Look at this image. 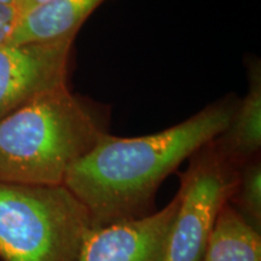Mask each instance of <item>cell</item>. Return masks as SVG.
I'll use <instances>...</instances> for the list:
<instances>
[{
  "mask_svg": "<svg viewBox=\"0 0 261 261\" xmlns=\"http://www.w3.org/2000/svg\"><path fill=\"white\" fill-rule=\"evenodd\" d=\"M179 203L177 192L162 210L146 217L91 228L77 261H165Z\"/></svg>",
  "mask_w": 261,
  "mask_h": 261,
  "instance_id": "cell-6",
  "label": "cell"
},
{
  "mask_svg": "<svg viewBox=\"0 0 261 261\" xmlns=\"http://www.w3.org/2000/svg\"><path fill=\"white\" fill-rule=\"evenodd\" d=\"M248 92L236 104L226 129L215 138L220 151L236 167L260 156L261 148V65L249 63Z\"/></svg>",
  "mask_w": 261,
  "mask_h": 261,
  "instance_id": "cell-8",
  "label": "cell"
},
{
  "mask_svg": "<svg viewBox=\"0 0 261 261\" xmlns=\"http://www.w3.org/2000/svg\"><path fill=\"white\" fill-rule=\"evenodd\" d=\"M228 204L248 225L261 232V161L260 156L244 163Z\"/></svg>",
  "mask_w": 261,
  "mask_h": 261,
  "instance_id": "cell-10",
  "label": "cell"
},
{
  "mask_svg": "<svg viewBox=\"0 0 261 261\" xmlns=\"http://www.w3.org/2000/svg\"><path fill=\"white\" fill-rule=\"evenodd\" d=\"M91 228L86 208L64 185L0 181L2 261H77Z\"/></svg>",
  "mask_w": 261,
  "mask_h": 261,
  "instance_id": "cell-3",
  "label": "cell"
},
{
  "mask_svg": "<svg viewBox=\"0 0 261 261\" xmlns=\"http://www.w3.org/2000/svg\"><path fill=\"white\" fill-rule=\"evenodd\" d=\"M202 261H261V232L226 203L215 220Z\"/></svg>",
  "mask_w": 261,
  "mask_h": 261,
  "instance_id": "cell-9",
  "label": "cell"
},
{
  "mask_svg": "<svg viewBox=\"0 0 261 261\" xmlns=\"http://www.w3.org/2000/svg\"><path fill=\"white\" fill-rule=\"evenodd\" d=\"M19 17L17 8L0 4V46L5 45Z\"/></svg>",
  "mask_w": 261,
  "mask_h": 261,
  "instance_id": "cell-11",
  "label": "cell"
},
{
  "mask_svg": "<svg viewBox=\"0 0 261 261\" xmlns=\"http://www.w3.org/2000/svg\"><path fill=\"white\" fill-rule=\"evenodd\" d=\"M189 160L187 171L179 174L180 203L165 261H202L215 220L238 181L240 168L220 151L214 139Z\"/></svg>",
  "mask_w": 261,
  "mask_h": 261,
  "instance_id": "cell-4",
  "label": "cell"
},
{
  "mask_svg": "<svg viewBox=\"0 0 261 261\" xmlns=\"http://www.w3.org/2000/svg\"><path fill=\"white\" fill-rule=\"evenodd\" d=\"M104 133L99 113L67 85L39 94L0 120V181L63 185Z\"/></svg>",
  "mask_w": 261,
  "mask_h": 261,
  "instance_id": "cell-2",
  "label": "cell"
},
{
  "mask_svg": "<svg viewBox=\"0 0 261 261\" xmlns=\"http://www.w3.org/2000/svg\"><path fill=\"white\" fill-rule=\"evenodd\" d=\"M73 41L0 46V120L39 94L67 85Z\"/></svg>",
  "mask_w": 261,
  "mask_h": 261,
  "instance_id": "cell-5",
  "label": "cell"
},
{
  "mask_svg": "<svg viewBox=\"0 0 261 261\" xmlns=\"http://www.w3.org/2000/svg\"><path fill=\"white\" fill-rule=\"evenodd\" d=\"M0 4H5V5H11L16 8V0H0Z\"/></svg>",
  "mask_w": 261,
  "mask_h": 261,
  "instance_id": "cell-13",
  "label": "cell"
},
{
  "mask_svg": "<svg viewBox=\"0 0 261 261\" xmlns=\"http://www.w3.org/2000/svg\"><path fill=\"white\" fill-rule=\"evenodd\" d=\"M107 0H51L19 15L5 45L74 39L89 16Z\"/></svg>",
  "mask_w": 261,
  "mask_h": 261,
  "instance_id": "cell-7",
  "label": "cell"
},
{
  "mask_svg": "<svg viewBox=\"0 0 261 261\" xmlns=\"http://www.w3.org/2000/svg\"><path fill=\"white\" fill-rule=\"evenodd\" d=\"M237 103L223 100L171 128L142 137L104 133L70 166L63 185L86 208L92 228L155 212L163 180L226 129Z\"/></svg>",
  "mask_w": 261,
  "mask_h": 261,
  "instance_id": "cell-1",
  "label": "cell"
},
{
  "mask_svg": "<svg viewBox=\"0 0 261 261\" xmlns=\"http://www.w3.org/2000/svg\"><path fill=\"white\" fill-rule=\"evenodd\" d=\"M48 2H51V0H16V8L18 9L19 15H22L33 9L46 4Z\"/></svg>",
  "mask_w": 261,
  "mask_h": 261,
  "instance_id": "cell-12",
  "label": "cell"
}]
</instances>
